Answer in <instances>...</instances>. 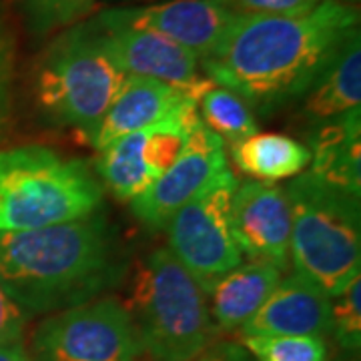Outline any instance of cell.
Returning <instances> with one entry per match:
<instances>
[{"label": "cell", "instance_id": "23", "mask_svg": "<svg viewBox=\"0 0 361 361\" xmlns=\"http://www.w3.org/2000/svg\"><path fill=\"white\" fill-rule=\"evenodd\" d=\"M32 26L40 32L77 25L92 13L94 0H20Z\"/></svg>", "mask_w": 361, "mask_h": 361}, {"label": "cell", "instance_id": "13", "mask_svg": "<svg viewBox=\"0 0 361 361\" xmlns=\"http://www.w3.org/2000/svg\"><path fill=\"white\" fill-rule=\"evenodd\" d=\"M231 233L241 255L283 271L291 259V207L283 187L263 180L237 185L231 205Z\"/></svg>", "mask_w": 361, "mask_h": 361}, {"label": "cell", "instance_id": "18", "mask_svg": "<svg viewBox=\"0 0 361 361\" xmlns=\"http://www.w3.org/2000/svg\"><path fill=\"white\" fill-rule=\"evenodd\" d=\"M361 37L355 30L305 92L303 113L315 125L360 109Z\"/></svg>", "mask_w": 361, "mask_h": 361}, {"label": "cell", "instance_id": "11", "mask_svg": "<svg viewBox=\"0 0 361 361\" xmlns=\"http://www.w3.org/2000/svg\"><path fill=\"white\" fill-rule=\"evenodd\" d=\"M225 169H229L225 142L197 118L175 163L145 193L130 201L133 213L147 227L165 229L180 207L201 193Z\"/></svg>", "mask_w": 361, "mask_h": 361}, {"label": "cell", "instance_id": "2", "mask_svg": "<svg viewBox=\"0 0 361 361\" xmlns=\"http://www.w3.org/2000/svg\"><path fill=\"white\" fill-rule=\"evenodd\" d=\"M115 233L103 215L26 231H0V285L26 317L92 301L123 277Z\"/></svg>", "mask_w": 361, "mask_h": 361}, {"label": "cell", "instance_id": "8", "mask_svg": "<svg viewBox=\"0 0 361 361\" xmlns=\"http://www.w3.org/2000/svg\"><path fill=\"white\" fill-rule=\"evenodd\" d=\"M237 179L229 169L219 173L201 193L169 221V251L203 287L243 263L231 233L233 195Z\"/></svg>", "mask_w": 361, "mask_h": 361}, {"label": "cell", "instance_id": "6", "mask_svg": "<svg viewBox=\"0 0 361 361\" xmlns=\"http://www.w3.org/2000/svg\"><path fill=\"white\" fill-rule=\"evenodd\" d=\"M127 75L104 54L87 25L73 26L49 47L37 73V97L56 123L92 139Z\"/></svg>", "mask_w": 361, "mask_h": 361}, {"label": "cell", "instance_id": "28", "mask_svg": "<svg viewBox=\"0 0 361 361\" xmlns=\"http://www.w3.org/2000/svg\"><path fill=\"white\" fill-rule=\"evenodd\" d=\"M6 56H8V51H6V42L0 35V82H2V77H4V71H6Z\"/></svg>", "mask_w": 361, "mask_h": 361}, {"label": "cell", "instance_id": "21", "mask_svg": "<svg viewBox=\"0 0 361 361\" xmlns=\"http://www.w3.org/2000/svg\"><path fill=\"white\" fill-rule=\"evenodd\" d=\"M243 348L255 361H327V343L311 336H247Z\"/></svg>", "mask_w": 361, "mask_h": 361}, {"label": "cell", "instance_id": "17", "mask_svg": "<svg viewBox=\"0 0 361 361\" xmlns=\"http://www.w3.org/2000/svg\"><path fill=\"white\" fill-rule=\"evenodd\" d=\"M281 281V269L265 261L241 263L219 277L207 291L217 331H237L265 303Z\"/></svg>", "mask_w": 361, "mask_h": 361}, {"label": "cell", "instance_id": "12", "mask_svg": "<svg viewBox=\"0 0 361 361\" xmlns=\"http://www.w3.org/2000/svg\"><path fill=\"white\" fill-rule=\"evenodd\" d=\"M239 14L227 0H169L151 6L111 8L99 18L163 35L203 61L219 47Z\"/></svg>", "mask_w": 361, "mask_h": 361}, {"label": "cell", "instance_id": "15", "mask_svg": "<svg viewBox=\"0 0 361 361\" xmlns=\"http://www.w3.org/2000/svg\"><path fill=\"white\" fill-rule=\"evenodd\" d=\"M199 99L201 97L197 92L177 89L155 78L127 77L123 89L116 94L115 103L106 111L90 142L99 151H103L104 147L129 133L151 127L155 123L195 109L199 104Z\"/></svg>", "mask_w": 361, "mask_h": 361}, {"label": "cell", "instance_id": "9", "mask_svg": "<svg viewBox=\"0 0 361 361\" xmlns=\"http://www.w3.org/2000/svg\"><path fill=\"white\" fill-rule=\"evenodd\" d=\"M197 118L195 106L104 147L99 159V177L104 187L127 203L145 193L175 163Z\"/></svg>", "mask_w": 361, "mask_h": 361}, {"label": "cell", "instance_id": "3", "mask_svg": "<svg viewBox=\"0 0 361 361\" xmlns=\"http://www.w3.org/2000/svg\"><path fill=\"white\" fill-rule=\"evenodd\" d=\"M125 310L153 361H191L217 336L203 287L165 247L133 271Z\"/></svg>", "mask_w": 361, "mask_h": 361}, {"label": "cell", "instance_id": "29", "mask_svg": "<svg viewBox=\"0 0 361 361\" xmlns=\"http://www.w3.org/2000/svg\"><path fill=\"white\" fill-rule=\"evenodd\" d=\"M339 2H345V4H351V6H357L360 0H339Z\"/></svg>", "mask_w": 361, "mask_h": 361}, {"label": "cell", "instance_id": "4", "mask_svg": "<svg viewBox=\"0 0 361 361\" xmlns=\"http://www.w3.org/2000/svg\"><path fill=\"white\" fill-rule=\"evenodd\" d=\"M291 207L289 257L297 273L313 279L329 297L361 277L360 197L313 173L297 175L285 189Z\"/></svg>", "mask_w": 361, "mask_h": 361}, {"label": "cell", "instance_id": "7", "mask_svg": "<svg viewBox=\"0 0 361 361\" xmlns=\"http://www.w3.org/2000/svg\"><path fill=\"white\" fill-rule=\"evenodd\" d=\"M28 353L32 361H141L142 349L125 305L97 297L47 317Z\"/></svg>", "mask_w": 361, "mask_h": 361}, {"label": "cell", "instance_id": "5", "mask_svg": "<svg viewBox=\"0 0 361 361\" xmlns=\"http://www.w3.org/2000/svg\"><path fill=\"white\" fill-rule=\"evenodd\" d=\"M103 185L82 161L44 147L0 151V231H26L97 213Z\"/></svg>", "mask_w": 361, "mask_h": 361}, {"label": "cell", "instance_id": "14", "mask_svg": "<svg viewBox=\"0 0 361 361\" xmlns=\"http://www.w3.org/2000/svg\"><path fill=\"white\" fill-rule=\"evenodd\" d=\"M331 297L313 279L291 273L241 327L247 336H329Z\"/></svg>", "mask_w": 361, "mask_h": 361}, {"label": "cell", "instance_id": "10", "mask_svg": "<svg viewBox=\"0 0 361 361\" xmlns=\"http://www.w3.org/2000/svg\"><path fill=\"white\" fill-rule=\"evenodd\" d=\"M97 44L127 77L155 78L199 97L213 82L201 75L199 59L163 35L147 28L109 23L94 16L87 23Z\"/></svg>", "mask_w": 361, "mask_h": 361}, {"label": "cell", "instance_id": "16", "mask_svg": "<svg viewBox=\"0 0 361 361\" xmlns=\"http://www.w3.org/2000/svg\"><path fill=\"white\" fill-rule=\"evenodd\" d=\"M311 173L337 189L361 197V111L317 125L311 139Z\"/></svg>", "mask_w": 361, "mask_h": 361}, {"label": "cell", "instance_id": "25", "mask_svg": "<svg viewBox=\"0 0 361 361\" xmlns=\"http://www.w3.org/2000/svg\"><path fill=\"white\" fill-rule=\"evenodd\" d=\"M25 311L14 303L11 295L0 285V348L23 341L26 325Z\"/></svg>", "mask_w": 361, "mask_h": 361}, {"label": "cell", "instance_id": "22", "mask_svg": "<svg viewBox=\"0 0 361 361\" xmlns=\"http://www.w3.org/2000/svg\"><path fill=\"white\" fill-rule=\"evenodd\" d=\"M329 334L345 351H360L361 345V277L331 297Z\"/></svg>", "mask_w": 361, "mask_h": 361}, {"label": "cell", "instance_id": "19", "mask_svg": "<svg viewBox=\"0 0 361 361\" xmlns=\"http://www.w3.org/2000/svg\"><path fill=\"white\" fill-rule=\"evenodd\" d=\"M231 157L243 175L263 183L293 179L311 163L307 145L279 133H255L235 142Z\"/></svg>", "mask_w": 361, "mask_h": 361}, {"label": "cell", "instance_id": "24", "mask_svg": "<svg viewBox=\"0 0 361 361\" xmlns=\"http://www.w3.org/2000/svg\"><path fill=\"white\" fill-rule=\"evenodd\" d=\"M237 14L249 16H293L310 13L322 0H227Z\"/></svg>", "mask_w": 361, "mask_h": 361}, {"label": "cell", "instance_id": "20", "mask_svg": "<svg viewBox=\"0 0 361 361\" xmlns=\"http://www.w3.org/2000/svg\"><path fill=\"white\" fill-rule=\"evenodd\" d=\"M197 111L201 123L223 142L235 145L257 133V121L245 99L219 85H211L201 94Z\"/></svg>", "mask_w": 361, "mask_h": 361}, {"label": "cell", "instance_id": "26", "mask_svg": "<svg viewBox=\"0 0 361 361\" xmlns=\"http://www.w3.org/2000/svg\"><path fill=\"white\" fill-rule=\"evenodd\" d=\"M191 361H255L251 357V353L247 351L243 345L233 343V341H223V343H215L199 353L195 360Z\"/></svg>", "mask_w": 361, "mask_h": 361}, {"label": "cell", "instance_id": "27", "mask_svg": "<svg viewBox=\"0 0 361 361\" xmlns=\"http://www.w3.org/2000/svg\"><path fill=\"white\" fill-rule=\"evenodd\" d=\"M0 361H32L30 353L25 348L23 341H16L11 345H2L0 348Z\"/></svg>", "mask_w": 361, "mask_h": 361}, {"label": "cell", "instance_id": "1", "mask_svg": "<svg viewBox=\"0 0 361 361\" xmlns=\"http://www.w3.org/2000/svg\"><path fill=\"white\" fill-rule=\"evenodd\" d=\"M355 30L360 8L339 0H322L293 16L239 14L199 65L213 85L271 111L303 97Z\"/></svg>", "mask_w": 361, "mask_h": 361}]
</instances>
